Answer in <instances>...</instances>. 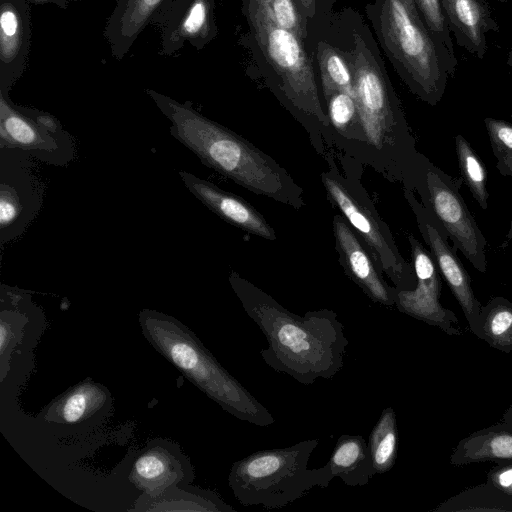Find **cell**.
<instances>
[{"label":"cell","instance_id":"f1b7e54d","mask_svg":"<svg viewBox=\"0 0 512 512\" xmlns=\"http://www.w3.org/2000/svg\"><path fill=\"white\" fill-rule=\"evenodd\" d=\"M455 150L462 181L483 210L488 208L487 171L470 143L462 136L455 137Z\"/></svg>","mask_w":512,"mask_h":512},{"label":"cell","instance_id":"f546056e","mask_svg":"<svg viewBox=\"0 0 512 512\" xmlns=\"http://www.w3.org/2000/svg\"><path fill=\"white\" fill-rule=\"evenodd\" d=\"M318 62L323 94L340 90L355 96L350 65L337 50L326 43L320 42L318 45Z\"/></svg>","mask_w":512,"mask_h":512},{"label":"cell","instance_id":"52a82bcc","mask_svg":"<svg viewBox=\"0 0 512 512\" xmlns=\"http://www.w3.org/2000/svg\"><path fill=\"white\" fill-rule=\"evenodd\" d=\"M245 13L254 37L274 70L285 100L320 143L330 141V123L319 98L312 62L303 40L274 19L265 0H245Z\"/></svg>","mask_w":512,"mask_h":512},{"label":"cell","instance_id":"7a4b0ae2","mask_svg":"<svg viewBox=\"0 0 512 512\" xmlns=\"http://www.w3.org/2000/svg\"><path fill=\"white\" fill-rule=\"evenodd\" d=\"M146 94L171 122L170 134L206 166L249 191L296 210L305 206L302 188L273 158L223 125L152 89Z\"/></svg>","mask_w":512,"mask_h":512},{"label":"cell","instance_id":"5bb4252c","mask_svg":"<svg viewBox=\"0 0 512 512\" xmlns=\"http://www.w3.org/2000/svg\"><path fill=\"white\" fill-rule=\"evenodd\" d=\"M408 241L416 285L411 290H397L395 306L400 312L438 326L449 334H459V327L454 326L456 316L440 303L441 278L433 257L413 235L408 236Z\"/></svg>","mask_w":512,"mask_h":512},{"label":"cell","instance_id":"d6986e66","mask_svg":"<svg viewBox=\"0 0 512 512\" xmlns=\"http://www.w3.org/2000/svg\"><path fill=\"white\" fill-rule=\"evenodd\" d=\"M179 176L186 188L224 221L266 240H276V233L265 217L243 198L190 172L179 171Z\"/></svg>","mask_w":512,"mask_h":512},{"label":"cell","instance_id":"836d02e7","mask_svg":"<svg viewBox=\"0 0 512 512\" xmlns=\"http://www.w3.org/2000/svg\"><path fill=\"white\" fill-rule=\"evenodd\" d=\"M488 480L492 486L512 497V464L499 466L491 470Z\"/></svg>","mask_w":512,"mask_h":512},{"label":"cell","instance_id":"2e32d148","mask_svg":"<svg viewBox=\"0 0 512 512\" xmlns=\"http://www.w3.org/2000/svg\"><path fill=\"white\" fill-rule=\"evenodd\" d=\"M335 247L346 275L375 303L395 305L397 289L389 285L369 250L342 214L332 220Z\"/></svg>","mask_w":512,"mask_h":512},{"label":"cell","instance_id":"d590c367","mask_svg":"<svg viewBox=\"0 0 512 512\" xmlns=\"http://www.w3.org/2000/svg\"><path fill=\"white\" fill-rule=\"evenodd\" d=\"M404 5L407 7V9L410 11V13L415 16L416 18H421L419 12H418V9H417V6H416V3L414 0H401Z\"/></svg>","mask_w":512,"mask_h":512},{"label":"cell","instance_id":"74e56055","mask_svg":"<svg viewBox=\"0 0 512 512\" xmlns=\"http://www.w3.org/2000/svg\"><path fill=\"white\" fill-rule=\"evenodd\" d=\"M509 238L511 239V242H512V222H511V228H510Z\"/></svg>","mask_w":512,"mask_h":512},{"label":"cell","instance_id":"4fadbf2b","mask_svg":"<svg viewBox=\"0 0 512 512\" xmlns=\"http://www.w3.org/2000/svg\"><path fill=\"white\" fill-rule=\"evenodd\" d=\"M404 196L416 217L419 231L429 246L430 254L440 273L461 306L470 328L478 335L482 307L475 297L466 269L456 255L454 247L448 244V236L442 226L418 201L414 192L404 189Z\"/></svg>","mask_w":512,"mask_h":512},{"label":"cell","instance_id":"ab89813d","mask_svg":"<svg viewBox=\"0 0 512 512\" xmlns=\"http://www.w3.org/2000/svg\"><path fill=\"white\" fill-rule=\"evenodd\" d=\"M510 68H512V64L511 65H508Z\"/></svg>","mask_w":512,"mask_h":512},{"label":"cell","instance_id":"ac0fdd59","mask_svg":"<svg viewBox=\"0 0 512 512\" xmlns=\"http://www.w3.org/2000/svg\"><path fill=\"white\" fill-rule=\"evenodd\" d=\"M31 43L26 0H0V92L9 93L23 74Z\"/></svg>","mask_w":512,"mask_h":512},{"label":"cell","instance_id":"7402d4cb","mask_svg":"<svg viewBox=\"0 0 512 512\" xmlns=\"http://www.w3.org/2000/svg\"><path fill=\"white\" fill-rule=\"evenodd\" d=\"M451 34L478 59L488 50L487 34L500 30L488 0H440Z\"/></svg>","mask_w":512,"mask_h":512},{"label":"cell","instance_id":"83f0119b","mask_svg":"<svg viewBox=\"0 0 512 512\" xmlns=\"http://www.w3.org/2000/svg\"><path fill=\"white\" fill-rule=\"evenodd\" d=\"M478 336L503 351L512 350V303L496 297L482 307Z\"/></svg>","mask_w":512,"mask_h":512},{"label":"cell","instance_id":"30bf717a","mask_svg":"<svg viewBox=\"0 0 512 512\" xmlns=\"http://www.w3.org/2000/svg\"><path fill=\"white\" fill-rule=\"evenodd\" d=\"M0 147L20 149L55 166L68 165L76 154L73 137L57 118L15 105L5 92H0Z\"/></svg>","mask_w":512,"mask_h":512},{"label":"cell","instance_id":"8fae6325","mask_svg":"<svg viewBox=\"0 0 512 512\" xmlns=\"http://www.w3.org/2000/svg\"><path fill=\"white\" fill-rule=\"evenodd\" d=\"M34 157L0 147V244L20 237L41 210L44 186Z\"/></svg>","mask_w":512,"mask_h":512},{"label":"cell","instance_id":"ffe728a7","mask_svg":"<svg viewBox=\"0 0 512 512\" xmlns=\"http://www.w3.org/2000/svg\"><path fill=\"white\" fill-rule=\"evenodd\" d=\"M111 407L109 390L91 378H86L60 394L39 416L49 424L78 427L103 418Z\"/></svg>","mask_w":512,"mask_h":512},{"label":"cell","instance_id":"d4e9b609","mask_svg":"<svg viewBox=\"0 0 512 512\" xmlns=\"http://www.w3.org/2000/svg\"><path fill=\"white\" fill-rule=\"evenodd\" d=\"M327 464L333 476L350 487L364 486L375 475L368 443L361 435H341Z\"/></svg>","mask_w":512,"mask_h":512},{"label":"cell","instance_id":"9a60e30c","mask_svg":"<svg viewBox=\"0 0 512 512\" xmlns=\"http://www.w3.org/2000/svg\"><path fill=\"white\" fill-rule=\"evenodd\" d=\"M194 468L180 446L157 438L149 441L135 457L129 481L146 497H156L165 490L191 484Z\"/></svg>","mask_w":512,"mask_h":512},{"label":"cell","instance_id":"277c9868","mask_svg":"<svg viewBox=\"0 0 512 512\" xmlns=\"http://www.w3.org/2000/svg\"><path fill=\"white\" fill-rule=\"evenodd\" d=\"M138 320L150 345L223 410L257 426L266 427L275 422L268 409L178 319L145 308L139 312Z\"/></svg>","mask_w":512,"mask_h":512},{"label":"cell","instance_id":"6da1fadb","mask_svg":"<svg viewBox=\"0 0 512 512\" xmlns=\"http://www.w3.org/2000/svg\"><path fill=\"white\" fill-rule=\"evenodd\" d=\"M228 280L267 340L260 355L270 368L303 385L332 379L342 370L348 339L337 313L320 309L299 316L238 273L232 271Z\"/></svg>","mask_w":512,"mask_h":512},{"label":"cell","instance_id":"9c48e42d","mask_svg":"<svg viewBox=\"0 0 512 512\" xmlns=\"http://www.w3.org/2000/svg\"><path fill=\"white\" fill-rule=\"evenodd\" d=\"M461 181L420 155L413 192L442 226L455 250L461 251L479 272L487 270V241L460 194Z\"/></svg>","mask_w":512,"mask_h":512},{"label":"cell","instance_id":"603a6c76","mask_svg":"<svg viewBox=\"0 0 512 512\" xmlns=\"http://www.w3.org/2000/svg\"><path fill=\"white\" fill-rule=\"evenodd\" d=\"M330 141L366 161V142L355 96L340 90L324 93Z\"/></svg>","mask_w":512,"mask_h":512},{"label":"cell","instance_id":"ba28073f","mask_svg":"<svg viewBox=\"0 0 512 512\" xmlns=\"http://www.w3.org/2000/svg\"><path fill=\"white\" fill-rule=\"evenodd\" d=\"M321 181L328 200L340 210L394 287L397 290L413 289L416 285L414 268L401 256L389 227L359 180L342 174L331 165L321 174Z\"/></svg>","mask_w":512,"mask_h":512},{"label":"cell","instance_id":"5b68a950","mask_svg":"<svg viewBox=\"0 0 512 512\" xmlns=\"http://www.w3.org/2000/svg\"><path fill=\"white\" fill-rule=\"evenodd\" d=\"M374 23L385 53L410 91L429 105L439 103L456 74V54L401 0H381Z\"/></svg>","mask_w":512,"mask_h":512},{"label":"cell","instance_id":"1f68e13d","mask_svg":"<svg viewBox=\"0 0 512 512\" xmlns=\"http://www.w3.org/2000/svg\"><path fill=\"white\" fill-rule=\"evenodd\" d=\"M418 12L431 34L455 54L451 31L440 0H414Z\"/></svg>","mask_w":512,"mask_h":512},{"label":"cell","instance_id":"4dcf8cb0","mask_svg":"<svg viewBox=\"0 0 512 512\" xmlns=\"http://www.w3.org/2000/svg\"><path fill=\"white\" fill-rule=\"evenodd\" d=\"M484 124L497 160V170L503 176L512 177V123L486 117Z\"/></svg>","mask_w":512,"mask_h":512},{"label":"cell","instance_id":"7c38bea8","mask_svg":"<svg viewBox=\"0 0 512 512\" xmlns=\"http://www.w3.org/2000/svg\"><path fill=\"white\" fill-rule=\"evenodd\" d=\"M45 317L30 293L5 284L0 288L1 386L8 385L22 363H32V352L44 329Z\"/></svg>","mask_w":512,"mask_h":512},{"label":"cell","instance_id":"d6a6232c","mask_svg":"<svg viewBox=\"0 0 512 512\" xmlns=\"http://www.w3.org/2000/svg\"><path fill=\"white\" fill-rule=\"evenodd\" d=\"M275 21L296 34L303 41L306 39V29L297 11L294 0H265Z\"/></svg>","mask_w":512,"mask_h":512},{"label":"cell","instance_id":"44dd1931","mask_svg":"<svg viewBox=\"0 0 512 512\" xmlns=\"http://www.w3.org/2000/svg\"><path fill=\"white\" fill-rule=\"evenodd\" d=\"M174 0H117L103 35L114 58L122 60L139 35L156 25Z\"/></svg>","mask_w":512,"mask_h":512},{"label":"cell","instance_id":"8d00e7d4","mask_svg":"<svg viewBox=\"0 0 512 512\" xmlns=\"http://www.w3.org/2000/svg\"><path fill=\"white\" fill-rule=\"evenodd\" d=\"M507 64L508 65L512 64V48L509 50V52L507 54Z\"/></svg>","mask_w":512,"mask_h":512},{"label":"cell","instance_id":"8992f818","mask_svg":"<svg viewBox=\"0 0 512 512\" xmlns=\"http://www.w3.org/2000/svg\"><path fill=\"white\" fill-rule=\"evenodd\" d=\"M319 441L260 450L234 462L228 475L234 497L243 506L272 510L292 504L316 487H328L335 478L329 465L308 467Z\"/></svg>","mask_w":512,"mask_h":512},{"label":"cell","instance_id":"f35d334b","mask_svg":"<svg viewBox=\"0 0 512 512\" xmlns=\"http://www.w3.org/2000/svg\"><path fill=\"white\" fill-rule=\"evenodd\" d=\"M498 1L504 3V2H508L510 0H498Z\"/></svg>","mask_w":512,"mask_h":512},{"label":"cell","instance_id":"484cf974","mask_svg":"<svg viewBox=\"0 0 512 512\" xmlns=\"http://www.w3.org/2000/svg\"><path fill=\"white\" fill-rule=\"evenodd\" d=\"M487 460H512V430L474 432L459 442L450 462L460 466Z\"/></svg>","mask_w":512,"mask_h":512},{"label":"cell","instance_id":"cb8c5ba5","mask_svg":"<svg viewBox=\"0 0 512 512\" xmlns=\"http://www.w3.org/2000/svg\"><path fill=\"white\" fill-rule=\"evenodd\" d=\"M132 510L136 511H200L231 512L216 492L189 485L169 488L156 497L140 495Z\"/></svg>","mask_w":512,"mask_h":512},{"label":"cell","instance_id":"4316f807","mask_svg":"<svg viewBox=\"0 0 512 512\" xmlns=\"http://www.w3.org/2000/svg\"><path fill=\"white\" fill-rule=\"evenodd\" d=\"M368 449L375 474L390 471L397 459L398 428L392 407L383 409L369 435Z\"/></svg>","mask_w":512,"mask_h":512},{"label":"cell","instance_id":"e0dca14e","mask_svg":"<svg viewBox=\"0 0 512 512\" xmlns=\"http://www.w3.org/2000/svg\"><path fill=\"white\" fill-rule=\"evenodd\" d=\"M156 25L161 28L162 56L175 54L186 42L200 50L217 33L214 0H174Z\"/></svg>","mask_w":512,"mask_h":512},{"label":"cell","instance_id":"e575fe53","mask_svg":"<svg viewBox=\"0 0 512 512\" xmlns=\"http://www.w3.org/2000/svg\"><path fill=\"white\" fill-rule=\"evenodd\" d=\"M305 12L309 14L310 17L314 16L315 13V2L316 0H297Z\"/></svg>","mask_w":512,"mask_h":512},{"label":"cell","instance_id":"3957f363","mask_svg":"<svg viewBox=\"0 0 512 512\" xmlns=\"http://www.w3.org/2000/svg\"><path fill=\"white\" fill-rule=\"evenodd\" d=\"M350 53L354 94L366 142V162L386 178L413 191L421 153L399 99L372 51L354 33Z\"/></svg>","mask_w":512,"mask_h":512}]
</instances>
